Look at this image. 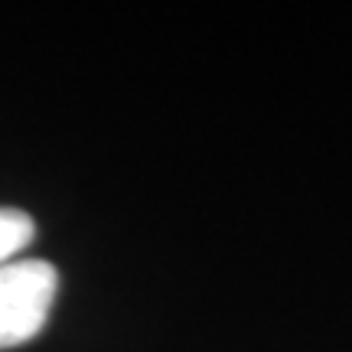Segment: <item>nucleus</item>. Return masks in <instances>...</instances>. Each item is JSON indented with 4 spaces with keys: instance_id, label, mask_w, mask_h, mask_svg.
<instances>
[{
    "instance_id": "obj_1",
    "label": "nucleus",
    "mask_w": 352,
    "mask_h": 352,
    "mask_svg": "<svg viewBox=\"0 0 352 352\" xmlns=\"http://www.w3.org/2000/svg\"><path fill=\"white\" fill-rule=\"evenodd\" d=\"M59 287V271L50 261L0 264V349L23 346L46 327Z\"/></svg>"
},
{
    "instance_id": "obj_2",
    "label": "nucleus",
    "mask_w": 352,
    "mask_h": 352,
    "mask_svg": "<svg viewBox=\"0 0 352 352\" xmlns=\"http://www.w3.org/2000/svg\"><path fill=\"white\" fill-rule=\"evenodd\" d=\"M33 219L23 209H0V264L13 261V254L33 241Z\"/></svg>"
}]
</instances>
